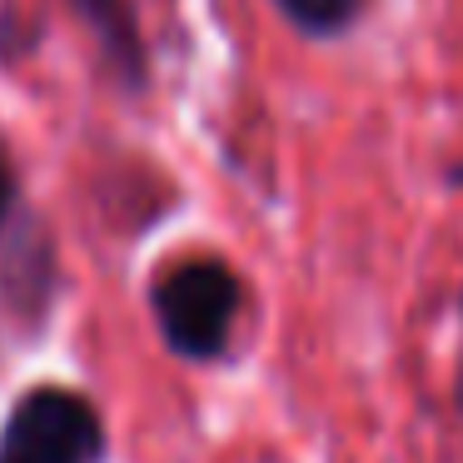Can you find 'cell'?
Returning a JSON list of instances; mask_svg holds the SVG:
<instances>
[{
  "mask_svg": "<svg viewBox=\"0 0 463 463\" xmlns=\"http://www.w3.org/2000/svg\"><path fill=\"white\" fill-rule=\"evenodd\" d=\"M304 35H344L359 21L364 0H274Z\"/></svg>",
  "mask_w": 463,
  "mask_h": 463,
  "instance_id": "4",
  "label": "cell"
},
{
  "mask_svg": "<svg viewBox=\"0 0 463 463\" xmlns=\"http://www.w3.org/2000/svg\"><path fill=\"white\" fill-rule=\"evenodd\" d=\"M11 210V170H5V155H0V220Z\"/></svg>",
  "mask_w": 463,
  "mask_h": 463,
  "instance_id": "5",
  "label": "cell"
},
{
  "mask_svg": "<svg viewBox=\"0 0 463 463\" xmlns=\"http://www.w3.org/2000/svg\"><path fill=\"white\" fill-rule=\"evenodd\" d=\"M155 314H160V329L175 354L214 359V354H224L234 314H240V279L220 260H190L160 279Z\"/></svg>",
  "mask_w": 463,
  "mask_h": 463,
  "instance_id": "1",
  "label": "cell"
},
{
  "mask_svg": "<svg viewBox=\"0 0 463 463\" xmlns=\"http://www.w3.org/2000/svg\"><path fill=\"white\" fill-rule=\"evenodd\" d=\"M80 11L90 15L100 45L125 65V75H135V80H140V31H135L130 11H125V0H80Z\"/></svg>",
  "mask_w": 463,
  "mask_h": 463,
  "instance_id": "3",
  "label": "cell"
},
{
  "mask_svg": "<svg viewBox=\"0 0 463 463\" xmlns=\"http://www.w3.org/2000/svg\"><path fill=\"white\" fill-rule=\"evenodd\" d=\"M100 413L71 389L25 393L0 429V463H100Z\"/></svg>",
  "mask_w": 463,
  "mask_h": 463,
  "instance_id": "2",
  "label": "cell"
},
{
  "mask_svg": "<svg viewBox=\"0 0 463 463\" xmlns=\"http://www.w3.org/2000/svg\"><path fill=\"white\" fill-rule=\"evenodd\" d=\"M453 399H458V409H463V373H458V389H453Z\"/></svg>",
  "mask_w": 463,
  "mask_h": 463,
  "instance_id": "6",
  "label": "cell"
}]
</instances>
